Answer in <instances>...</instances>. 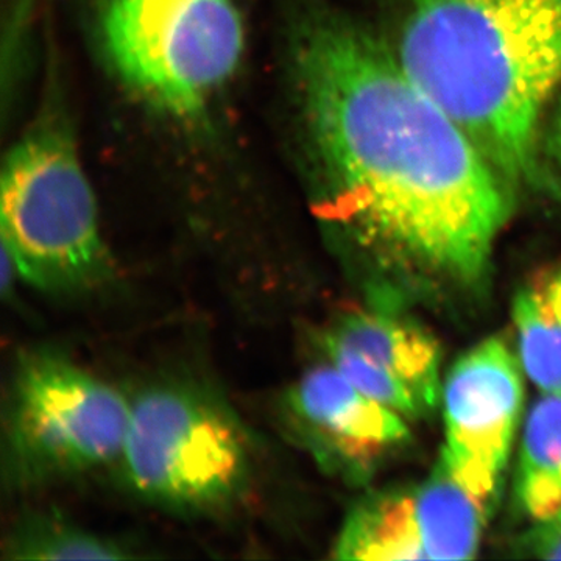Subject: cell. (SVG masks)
Here are the masks:
<instances>
[{"label": "cell", "mask_w": 561, "mask_h": 561, "mask_svg": "<svg viewBox=\"0 0 561 561\" xmlns=\"http://www.w3.org/2000/svg\"><path fill=\"white\" fill-rule=\"evenodd\" d=\"M294 62L332 219L405 278L478 284L515 192L478 144L350 21H306Z\"/></svg>", "instance_id": "1"}, {"label": "cell", "mask_w": 561, "mask_h": 561, "mask_svg": "<svg viewBox=\"0 0 561 561\" xmlns=\"http://www.w3.org/2000/svg\"><path fill=\"white\" fill-rule=\"evenodd\" d=\"M390 50L513 191L552 187L540 128L561 88V0H398Z\"/></svg>", "instance_id": "2"}, {"label": "cell", "mask_w": 561, "mask_h": 561, "mask_svg": "<svg viewBox=\"0 0 561 561\" xmlns=\"http://www.w3.org/2000/svg\"><path fill=\"white\" fill-rule=\"evenodd\" d=\"M2 242L36 289L76 294L108 275L94 192L60 125H36L7 160Z\"/></svg>", "instance_id": "3"}, {"label": "cell", "mask_w": 561, "mask_h": 561, "mask_svg": "<svg viewBox=\"0 0 561 561\" xmlns=\"http://www.w3.org/2000/svg\"><path fill=\"white\" fill-rule=\"evenodd\" d=\"M101 36L122 83L173 117L205 110L245 51L239 0H102Z\"/></svg>", "instance_id": "4"}, {"label": "cell", "mask_w": 561, "mask_h": 561, "mask_svg": "<svg viewBox=\"0 0 561 561\" xmlns=\"http://www.w3.org/2000/svg\"><path fill=\"white\" fill-rule=\"evenodd\" d=\"M128 486L175 512L224 508L250 476V445L234 413L184 382L147 387L131 400L119 457Z\"/></svg>", "instance_id": "5"}, {"label": "cell", "mask_w": 561, "mask_h": 561, "mask_svg": "<svg viewBox=\"0 0 561 561\" xmlns=\"http://www.w3.org/2000/svg\"><path fill=\"white\" fill-rule=\"evenodd\" d=\"M130 409L131 400L62 354H25L7 411L14 474L51 481L119 460Z\"/></svg>", "instance_id": "6"}, {"label": "cell", "mask_w": 561, "mask_h": 561, "mask_svg": "<svg viewBox=\"0 0 561 561\" xmlns=\"http://www.w3.org/2000/svg\"><path fill=\"white\" fill-rule=\"evenodd\" d=\"M442 401L440 463L490 515L522 419L518 359L501 339L479 343L453 365L442 387Z\"/></svg>", "instance_id": "7"}, {"label": "cell", "mask_w": 561, "mask_h": 561, "mask_svg": "<svg viewBox=\"0 0 561 561\" xmlns=\"http://www.w3.org/2000/svg\"><path fill=\"white\" fill-rule=\"evenodd\" d=\"M489 513L438 461L415 486L378 491L354 505L339 531V560H471Z\"/></svg>", "instance_id": "8"}, {"label": "cell", "mask_w": 561, "mask_h": 561, "mask_svg": "<svg viewBox=\"0 0 561 561\" xmlns=\"http://www.w3.org/2000/svg\"><path fill=\"white\" fill-rule=\"evenodd\" d=\"M323 346L357 389L404 419L426 415L442 398L440 345L398 309L373 305L346 313L324 334Z\"/></svg>", "instance_id": "9"}, {"label": "cell", "mask_w": 561, "mask_h": 561, "mask_svg": "<svg viewBox=\"0 0 561 561\" xmlns=\"http://www.w3.org/2000/svg\"><path fill=\"white\" fill-rule=\"evenodd\" d=\"M286 413L313 456L350 479H364L411 437L404 416L357 389L331 364L301 376L287 393Z\"/></svg>", "instance_id": "10"}, {"label": "cell", "mask_w": 561, "mask_h": 561, "mask_svg": "<svg viewBox=\"0 0 561 561\" xmlns=\"http://www.w3.org/2000/svg\"><path fill=\"white\" fill-rule=\"evenodd\" d=\"M519 362L548 394H561V268L537 276L513 305Z\"/></svg>", "instance_id": "11"}, {"label": "cell", "mask_w": 561, "mask_h": 561, "mask_svg": "<svg viewBox=\"0 0 561 561\" xmlns=\"http://www.w3.org/2000/svg\"><path fill=\"white\" fill-rule=\"evenodd\" d=\"M516 496L537 523L561 511V394H542L527 415Z\"/></svg>", "instance_id": "12"}, {"label": "cell", "mask_w": 561, "mask_h": 561, "mask_svg": "<svg viewBox=\"0 0 561 561\" xmlns=\"http://www.w3.org/2000/svg\"><path fill=\"white\" fill-rule=\"evenodd\" d=\"M5 549L13 560H124L131 557L119 542L49 513L18 524Z\"/></svg>", "instance_id": "13"}, {"label": "cell", "mask_w": 561, "mask_h": 561, "mask_svg": "<svg viewBox=\"0 0 561 561\" xmlns=\"http://www.w3.org/2000/svg\"><path fill=\"white\" fill-rule=\"evenodd\" d=\"M523 552L537 559L561 560V511L538 522L523 538Z\"/></svg>", "instance_id": "14"}, {"label": "cell", "mask_w": 561, "mask_h": 561, "mask_svg": "<svg viewBox=\"0 0 561 561\" xmlns=\"http://www.w3.org/2000/svg\"><path fill=\"white\" fill-rule=\"evenodd\" d=\"M553 153H556L557 160L561 162V102L559 111H557L556 122H553Z\"/></svg>", "instance_id": "15"}]
</instances>
